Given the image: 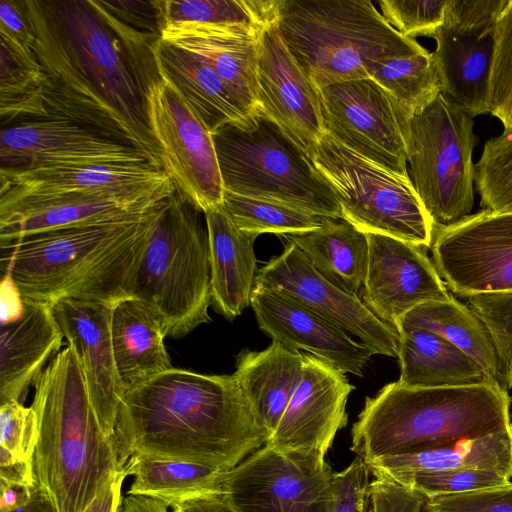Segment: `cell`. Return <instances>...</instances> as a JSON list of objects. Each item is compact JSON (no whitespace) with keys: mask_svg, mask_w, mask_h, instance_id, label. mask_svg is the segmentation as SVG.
Returning a JSON list of instances; mask_svg holds the SVG:
<instances>
[{"mask_svg":"<svg viewBox=\"0 0 512 512\" xmlns=\"http://www.w3.org/2000/svg\"><path fill=\"white\" fill-rule=\"evenodd\" d=\"M44 74L48 119L133 146L163 169L142 86L124 45L92 0H22Z\"/></svg>","mask_w":512,"mask_h":512,"instance_id":"obj_1","label":"cell"},{"mask_svg":"<svg viewBox=\"0 0 512 512\" xmlns=\"http://www.w3.org/2000/svg\"><path fill=\"white\" fill-rule=\"evenodd\" d=\"M268 439L233 374L173 367L124 391L113 441L121 467L141 454L230 470Z\"/></svg>","mask_w":512,"mask_h":512,"instance_id":"obj_2","label":"cell"},{"mask_svg":"<svg viewBox=\"0 0 512 512\" xmlns=\"http://www.w3.org/2000/svg\"><path fill=\"white\" fill-rule=\"evenodd\" d=\"M153 207L134 217L0 246L2 276L11 279L22 299L49 305L63 299L117 304L131 298Z\"/></svg>","mask_w":512,"mask_h":512,"instance_id":"obj_3","label":"cell"},{"mask_svg":"<svg viewBox=\"0 0 512 512\" xmlns=\"http://www.w3.org/2000/svg\"><path fill=\"white\" fill-rule=\"evenodd\" d=\"M34 387L37 482L58 512H83L124 468L113 438L99 423L69 345L52 358Z\"/></svg>","mask_w":512,"mask_h":512,"instance_id":"obj_4","label":"cell"},{"mask_svg":"<svg viewBox=\"0 0 512 512\" xmlns=\"http://www.w3.org/2000/svg\"><path fill=\"white\" fill-rule=\"evenodd\" d=\"M510 397L498 382L443 387L386 384L351 429V450L376 458L444 447L512 427Z\"/></svg>","mask_w":512,"mask_h":512,"instance_id":"obj_5","label":"cell"},{"mask_svg":"<svg viewBox=\"0 0 512 512\" xmlns=\"http://www.w3.org/2000/svg\"><path fill=\"white\" fill-rule=\"evenodd\" d=\"M277 27L316 89L369 79L378 61L427 51L369 0H283Z\"/></svg>","mask_w":512,"mask_h":512,"instance_id":"obj_6","label":"cell"},{"mask_svg":"<svg viewBox=\"0 0 512 512\" xmlns=\"http://www.w3.org/2000/svg\"><path fill=\"white\" fill-rule=\"evenodd\" d=\"M131 297L182 338L211 321V264L205 214L176 187L152 209Z\"/></svg>","mask_w":512,"mask_h":512,"instance_id":"obj_7","label":"cell"},{"mask_svg":"<svg viewBox=\"0 0 512 512\" xmlns=\"http://www.w3.org/2000/svg\"><path fill=\"white\" fill-rule=\"evenodd\" d=\"M224 191L342 219L340 203L308 153L259 114L212 134Z\"/></svg>","mask_w":512,"mask_h":512,"instance_id":"obj_8","label":"cell"},{"mask_svg":"<svg viewBox=\"0 0 512 512\" xmlns=\"http://www.w3.org/2000/svg\"><path fill=\"white\" fill-rule=\"evenodd\" d=\"M398 118L411 180L434 225L470 215L478 141L473 117L441 93L420 113Z\"/></svg>","mask_w":512,"mask_h":512,"instance_id":"obj_9","label":"cell"},{"mask_svg":"<svg viewBox=\"0 0 512 512\" xmlns=\"http://www.w3.org/2000/svg\"><path fill=\"white\" fill-rule=\"evenodd\" d=\"M308 155L334 191L343 220L364 233L431 247L435 225L408 175L376 164L327 133Z\"/></svg>","mask_w":512,"mask_h":512,"instance_id":"obj_10","label":"cell"},{"mask_svg":"<svg viewBox=\"0 0 512 512\" xmlns=\"http://www.w3.org/2000/svg\"><path fill=\"white\" fill-rule=\"evenodd\" d=\"M144 97L163 169L175 187L203 213L222 207V177L213 136L206 125L162 77L148 86Z\"/></svg>","mask_w":512,"mask_h":512,"instance_id":"obj_11","label":"cell"},{"mask_svg":"<svg viewBox=\"0 0 512 512\" xmlns=\"http://www.w3.org/2000/svg\"><path fill=\"white\" fill-rule=\"evenodd\" d=\"M508 0H448L431 38L441 93L472 117L489 113L496 21Z\"/></svg>","mask_w":512,"mask_h":512,"instance_id":"obj_12","label":"cell"},{"mask_svg":"<svg viewBox=\"0 0 512 512\" xmlns=\"http://www.w3.org/2000/svg\"><path fill=\"white\" fill-rule=\"evenodd\" d=\"M333 473L325 459L265 444L223 474L221 493L240 512H329Z\"/></svg>","mask_w":512,"mask_h":512,"instance_id":"obj_13","label":"cell"},{"mask_svg":"<svg viewBox=\"0 0 512 512\" xmlns=\"http://www.w3.org/2000/svg\"><path fill=\"white\" fill-rule=\"evenodd\" d=\"M430 248L440 278L456 295L512 291V212L483 209L435 226Z\"/></svg>","mask_w":512,"mask_h":512,"instance_id":"obj_14","label":"cell"},{"mask_svg":"<svg viewBox=\"0 0 512 512\" xmlns=\"http://www.w3.org/2000/svg\"><path fill=\"white\" fill-rule=\"evenodd\" d=\"M0 184V204L23 199L94 195L151 206L175 190L165 170L149 162L0 171Z\"/></svg>","mask_w":512,"mask_h":512,"instance_id":"obj_15","label":"cell"},{"mask_svg":"<svg viewBox=\"0 0 512 512\" xmlns=\"http://www.w3.org/2000/svg\"><path fill=\"white\" fill-rule=\"evenodd\" d=\"M317 90L327 134L376 164L408 175L400 121L383 88L369 78Z\"/></svg>","mask_w":512,"mask_h":512,"instance_id":"obj_16","label":"cell"},{"mask_svg":"<svg viewBox=\"0 0 512 512\" xmlns=\"http://www.w3.org/2000/svg\"><path fill=\"white\" fill-rule=\"evenodd\" d=\"M254 286L286 293L356 336L375 354L398 356V330L376 317L360 297L350 295L328 281L291 242H285L283 252L257 271Z\"/></svg>","mask_w":512,"mask_h":512,"instance_id":"obj_17","label":"cell"},{"mask_svg":"<svg viewBox=\"0 0 512 512\" xmlns=\"http://www.w3.org/2000/svg\"><path fill=\"white\" fill-rule=\"evenodd\" d=\"M143 162L149 160L137 148L68 120L21 121L0 134V171Z\"/></svg>","mask_w":512,"mask_h":512,"instance_id":"obj_18","label":"cell"},{"mask_svg":"<svg viewBox=\"0 0 512 512\" xmlns=\"http://www.w3.org/2000/svg\"><path fill=\"white\" fill-rule=\"evenodd\" d=\"M300 381L266 444L288 454L324 460L347 425L346 404L355 386L345 373L304 353Z\"/></svg>","mask_w":512,"mask_h":512,"instance_id":"obj_19","label":"cell"},{"mask_svg":"<svg viewBox=\"0 0 512 512\" xmlns=\"http://www.w3.org/2000/svg\"><path fill=\"white\" fill-rule=\"evenodd\" d=\"M366 236L369 262L360 299L381 321L396 328L417 306L452 297L426 249L386 235Z\"/></svg>","mask_w":512,"mask_h":512,"instance_id":"obj_20","label":"cell"},{"mask_svg":"<svg viewBox=\"0 0 512 512\" xmlns=\"http://www.w3.org/2000/svg\"><path fill=\"white\" fill-rule=\"evenodd\" d=\"M257 83L263 114L309 153L326 133L319 94L290 53L277 24L260 31Z\"/></svg>","mask_w":512,"mask_h":512,"instance_id":"obj_21","label":"cell"},{"mask_svg":"<svg viewBox=\"0 0 512 512\" xmlns=\"http://www.w3.org/2000/svg\"><path fill=\"white\" fill-rule=\"evenodd\" d=\"M250 306L259 328L292 351H306L343 373L362 377L375 353L344 329L286 293L254 286Z\"/></svg>","mask_w":512,"mask_h":512,"instance_id":"obj_22","label":"cell"},{"mask_svg":"<svg viewBox=\"0 0 512 512\" xmlns=\"http://www.w3.org/2000/svg\"><path fill=\"white\" fill-rule=\"evenodd\" d=\"M115 305L75 299H63L51 305L64 338L76 354L99 423L110 438H114L124 393L111 336Z\"/></svg>","mask_w":512,"mask_h":512,"instance_id":"obj_23","label":"cell"},{"mask_svg":"<svg viewBox=\"0 0 512 512\" xmlns=\"http://www.w3.org/2000/svg\"><path fill=\"white\" fill-rule=\"evenodd\" d=\"M260 31L240 25L183 22L165 25L161 39L205 61L245 116L252 118L263 114L257 83Z\"/></svg>","mask_w":512,"mask_h":512,"instance_id":"obj_24","label":"cell"},{"mask_svg":"<svg viewBox=\"0 0 512 512\" xmlns=\"http://www.w3.org/2000/svg\"><path fill=\"white\" fill-rule=\"evenodd\" d=\"M63 338L51 305L23 299L21 313L1 323L0 404L20 402L46 362L59 353Z\"/></svg>","mask_w":512,"mask_h":512,"instance_id":"obj_25","label":"cell"},{"mask_svg":"<svg viewBox=\"0 0 512 512\" xmlns=\"http://www.w3.org/2000/svg\"><path fill=\"white\" fill-rule=\"evenodd\" d=\"M154 205L94 195L23 199L0 204V246L39 233L134 217Z\"/></svg>","mask_w":512,"mask_h":512,"instance_id":"obj_26","label":"cell"},{"mask_svg":"<svg viewBox=\"0 0 512 512\" xmlns=\"http://www.w3.org/2000/svg\"><path fill=\"white\" fill-rule=\"evenodd\" d=\"M209 235L211 305L228 320L250 306L257 274V235L238 229L222 207L204 213Z\"/></svg>","mask_w":512,"mask_h":512,"instance_id":"obj_27","label":"cell"},{"mask_svg":"<svg viewBox=\"0 0 512 512\" xmlns=\"http://www.w3.org/2000/svg\"><path fill=\"white\" fill-rule=\"evenodd\" d=\"M367 465L374 477L399 484L414 475L459 469L495 471L512 479V427L444 447L379 457Z\"/></svg>","mask_w":512,"mask_h":512,"instance_id":"obj_28","label":"cell"},{"mask_svg":"<svg viewBox=\"0 0 512 512\" xmlns=\"http://www.w3.org/2000/svg\"><path fill=\"white\" fill-rule=\"evenodd\" d=\"M303 354L272 340L262 351L244 348L237 355L233 375L269 438L300 381Z\"/></svg>","mask_w":512,"mask_h":512,"instance_id":"obj_29","label":"cell"},{"mask_svg":"<svg viewBox=\"0 0 512 512\" xmlns=\"http://www.w3.org/2000/svg\"><path fill=\"white\" fill-rule=\"evenodd\" d=\"M111 336L124 391L172 367L159 316L144 302L126 298L112 312Z\"/></svg>","mask_w":512,"mask_h":512,"instance_id":"obj_30","label":"cell"},{"mask_svg":"<svg viewBox=\"0 0 512 512\" xmlns=\"http://www.w3.org/2000/svg\"><path fill=\"white\" fill-rule=\"evenodd\" d=\"M159 74L195 110L211 134L250 118L217 73L201 58L162 39L153 48Z\"/></svg>","mask_w":512,"mask_h":512,"instance_id":"obj_31","label":"cell"},{"mask_svg":"<svg viewBox=\"0 0 512 512\" xmlns=\"http://www.w3.org/2000/svg\"><path fill=\"white\" fill-rule=\"evenodd\" d=\"M279 237L295 244L332 284L360 297L369 262L366 233L346 220L323 217L314 229Z\"/></svg>","mask_w":512,"mask_h":512,"instance_id":"obj_32","label":"cell"},{"mask_svg":"<svg viewBox=\"0 0 512 512\" xmlns=\"http://www.w3.org/2000/svg\"><path fill=\"white\" fill-rule=\"evenodd\" d=\"M397 330L400 334L399 384L443 387L493 381L472 358L441 336L411 326H399Z\"/></svg>","mask_w":512,"mask_h":512,"instance_id":"obj_33","label":"cell"},{"mask_svg":"<svg viewBox=\"0 0 512 512\" xmlns=\"http://www.w3.org/2000/svg\"><path fill=\"white\" fill-rule=\"evenodd\" d=\"M133 476L128 495L149 497L168 507L221 492L227 470L175 459L132 455L124 466Z\"/></svg>","mask_w":512,"mask_h":512,"instance_id":"obj_34","label":"cell"},{"mask_svg":"<svg viewBox=\"0 0 512 512\" xmlns=\"http://www.w3.org/2000/svg\"><path fill=\"white\" fill-rule=\"evenodd\" d=\"M431 331L472 358L493 381L500 384L497 355L488 331L476 314L453 296L446 301L421 304L396 325ZM501 385V384H500Z\"/></svg>","mask_w":512,"mask_h":512,"instance_id":"obj_35","label":"cell"},{"mask_svg":"<svg viewBox=\"0 0 512 512\" xmlns=\"http://www.w3.org/2000/svg\"><path fill=\"white\" fill-rule=\"evenodd\" d=\"M0 116L3 124L48 119L44 74L34 49L0 33Z\"/></svg>","mask_w":512,"mask_h":512,"instance_id":"obj_36","label":"cell"},{"mask_svg":"<svg viewBox=\"0 0 512 512\" xmlns=\"http://www.w3.org/2000/svg\"><path fill=\"white\" fill-rule=\"evenodd\" d=\"M369 74L403 117L420 113L441 94L440 79L429 51L378 61Z\"/></svg>","mask_w":512,"mask_h":512,"instance_id":"obj_37","label":"cell"},{"mask_svg":"<svg viewBox=\"0 0 512 512\" xmlns=\"http://www.w3.org/2000/svg\"><path fill=\"white\" fill-rule=\"evenodd\" d=\"M222 208L238 229L257 236L308 231L323 219L287 205L229 191H224Z\"/></svg>","mask_w":512,"mask_h":512,"instance_id":"obj_38","label":"cell"},{"mask_svg":"<svg viewBox=\"0 0 512 512\" xmlns=\"http://www.w3.org/2000/svg\"><path fill=\"white\" fill-rule=\"evenodd\" d=\"M481 206L499 212L512 203V130L488 139L475 163Z\"/></svg>","mask_w":512,"mask_h":512,"instance_id":"obj_39","label":"cell"},{"mask_svg":"<svg viewBox=\"0 0 512 512\" xmlns=\"http://www.w3.org/2000/svg\"><path fill=\"white\" fill-rule=\"evenodd\" d=\"M489 113L512 130V0L500 13L494 30V53L489 82Z\"/></svg>","mask_w":512,"mask_h":512,"instance_id":"obj_40","label":"cell"},{"mask_svg":"<svg viewBox=\"0 0 512 512\" xmlns=\"http://www.w3.org/2000/svg\"><path fill=\"white\" fill-rule=\"evenodd\" d=\"M467 306L486 327L494 346L500 384L512 389V291L468 297Z\"/></svg>","mask_w":512,"mask_h":512,"instance_id":"obj_41","label":"cell"},{"mask_svg":"<svg viewBox=\"0 0 512 512\" xmlns=\"http://www.w3.org/2000/svg\"><path fill=\"white\" fill-rule=\"evenodd\" d=\"M159 7L164 26L183 22L227 24L260 31L247 0H159Z\"/></svg>","mask_w":512,"mask_h":512,"instance_id":"obj_42","label":"cell"},{"mask_svg":"<svg viewBox=\"0 0 512 512\" xmlns=\"http://www.w3.org/2000/svg\"><path fill=\"white\" fill-rule=\"evenodd\" d=\"M38 423L34 409L20 402L0 406V460L34 462Z\"/></svg>","mask_w":512,"mask_h":512,"instance_id":"obj_43","label":"cell"},{"mask_svg":"<svg viewBox=\"0 0 512 512\" xmlns=\"http://www.w3.org/2000/svg\"><path fill=\"white\" fill-rule=\"evenodd\" d=\"M448 0H381L384 19L408 38L432 37L443 24Z\"/></svg>","mask_w":512,"mask_h":512,"instance_id":"obj_44","label":"cell"},{"mask_svg":"<svg viewBox=\"0 0 512 512\" xmlns=\"http://www.w3.org/2000/svg\"><path fill=\"white\" fill-rule=\"evenodd\" d=\"M511 479L501 473L483 469H459L414 475L401 485L420 492L427 498L465 493L506 485Z\"/></svg>","mask_w":512,"mask_h":512,"instance_id":"obj_45","label":"cell"},{"mask_svg":"<svg viewBox=\"0 0 512 512\" xmlns=\"http://www.w3.org/2000/svg\"><path fill=\"white\" fill-rule=\"evenodd\" d=\"M370 474L367 463L358 456L344 470L334 472L329 512H373Z\"/></svg>","mask_w":512,"mask_h":512,"instance_id":"obj_46","label":"cell"},{"mask_svg":"<svg viewBox=\"0 0 512 512\" xmlns=\"http://www.w3.org/2000/svg\"><path fill=\"white\" fill-rule=\"evenodd\" d=\"M432 512H512V482L493 488L436 495L424 506Z\"/></svg>","mask_w":512,"mask_h":512,"instance_id":"obj_47","label":"cell"},{"mask_svg":"<svg viewBox=\"0 0 512 512\" xmlns=\"http://www.w3.org/2000/svg\"><path fill=\"white\" fill-rule=\"evenodd\" d=\"M368 492L373 512H422L428 499L418 491L381 476L369 482Z\"/></svg>","mask_w":512,"mask_h":512,"instance_id":"obj_48","label":"cell"},{"mask_svg":"<svg viewBox=\"0 0 512 512\" xmlns=\"http://www.w3.org/2000/svg\"><path fill=\"white\" fill-rule=\"evenodd\" d=\"M0 33L34 48V34L25 14L22 0H0Z\"/></svg>","mask_w":512,"mask_h":512,"instance_id":"obj_49","label":"cell"},{"mask_svg":"<svg viewBox=\"0 0 512 512\" xmlns=\"http://www.w3.org/2000/svg\"><path fill=\"white\" fill-rule=\"evenodd\" d=\"M126 476L124 467L83 512H117L123 500L122 484Z\"/></svg>","mask_w":512,"mask_h":512,"instance_id":"obj_50","label":"cell"},{"mask_svg":"<svg viewBox=\"0 0 512 512\" xmlns=\"http://www.w3.org/2000/svg\"><path fill=\"white\" fill-rule=\"evenodd\" d=\"M172 512H240L220 492L172 507Z\"/></svg>","mask_w":512,"mask_h":512,"instance_id":"obj_51","label":"cell"},{"mask_svg":"<svg viewBox=\"0 0 512 512\" xmlns=\"http://www.w3.org/2000/svg\"><path fill=\"white\" fill-rule=\"evenodd\" d=\"M0 486V512H10L26 505L31 500L34 488L5 481H0Z\"/></svg>","mask_w":512,"mask_h":512,"instance_id":"obj_52","label":"cell"},{"mask_svg":"<svg viewBox=\"0 0 512 512\" xmlns=\"http://www.w3.org/2000/svg\"><path fill=\"white\" fill-rule=\"evenodd\" d=\"M117 512H168V506L149 497L129 495Z\"/></svg>","mask_w":512,"mask_h":512,"instance_id":"obj_53","label":"cell"},{"mask_svg":"<svg viewBox=\"0 0 512 512\" xmlns=\"http://www.w3.org/2000/svg\"><path fill=\"white\" fill-rule=\"evenodd\" d=\"M10 512H58L52 499L37 482L33 488L31 500L24 506Z\"/></svg>","mask_w":512,"mask_h":512,"instance_id":"obj_54","label":"cell"},{"mask_svg":"<svg viewBox=\"0 0 512 512\" xmlns=\"http://www.w3.org/2000/svg\"><path fill=\"white\" fill-rule=\"evenodd\" d=\"M499 212H512V203Z\"/></svg>","mask_w":512,"mask_h":512,"instance_id":"obj_55","label":"cell"},{"mask_svg":"<svg viewBox=\"0 0 512 512\" xmlns=\"http://www.w3.org/2000/svg\"><path fill=\"white\" fill-rule=\"evenodd\" d=\"M422 512H432V511H430V510H428V509H426V508L424 507V508H423V510H422Z\"/></svg>","mask_w":512,"mask_h":512,"instance_id":"obj_56","label":"cell"}]
</instances>
